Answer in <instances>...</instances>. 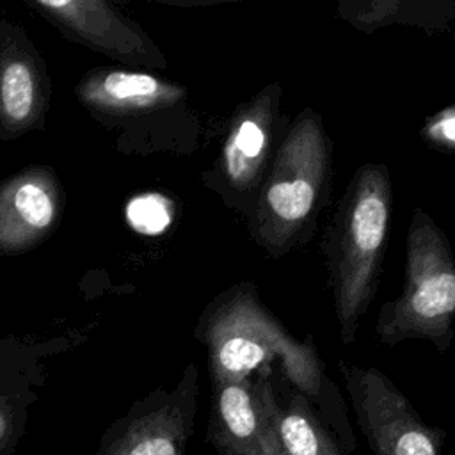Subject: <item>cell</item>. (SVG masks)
Here are the masks:
<instances>
[{
	"label": "cell",
	"mask_w": 455,
	"mask_h": 455,
	"mask_svg": "<svg viewBox=\"0 0 455 455\" xmlns=\"http://www.w3.org/2000/svg\"><path fill=\"white\" fill-rule=\"evenodd\" d=\"M201 338L208 348L213 382L251 379L274 363L311 400L323 398V364L311 341L295 339L258 300L251 284H240L206 311Z\"/></svg>",
	"instance_id": "6da1fadb"
},
{
	"label": "cell",
	"mask_w": 455,
	"mask_h": 455,
	"mask_svg": "<svg viewBox=\"0 0 455 455\" xmlns=\"http://www.w3.org/2000/svg\"><path fill=\"white\" fill-rule=\"evenodd\" d=\"M393 188L382 164L359 167L339 203L331 236L329 272L334 313L345 345L375 293L389 233Z\"/></svg>",
	"instance_id": "7a4b0ae2"
},
{
	"label": "cell",
	"mask_w": 455,
	"mask_h": 455,
	"mask_svg": "<svg viewBox=\"0 0 455 455\" xmlns=\"http://www.w3.org/2000/svg\"><path fill=\"white\" fill-rule=\"evenodd\" d=\"M329 172V144L322 119L302 110L283 137L252 208L256 240L274 256L284 254L316 215Z\"/></svg>",
	"instance_id": "3957f363"
},
{
	"label": "cell",
	"mask_w": 455,
	"mask_h": 455,
	"mask_svg": "<svg viewBox=\"0 0 455 455\" xmlns=\"http://www.w3.org/2000/svg\"><path fill=\"white\" fill-rule=\"evenodd\" d=\"M455 320V259L437 224L416 208L407 231L402 293L380 307L375 332L384 345L428 339L446 352Z\"/></svg>",
	"instance_id": "277c9868"
},
{
	"label": "cell",
	"mask_w": 455,
	"mask_h": 455,
	"mask_svg": "<svg viewBox=\"0 0 455 455\" xmlns=\"http://www.w3.org/2000/svg\"><path fill=\"white\" fill-rule=\"evenodd\" d=\"M347 391L373 455H439L444 432L428 427L377 368L339 363Z\"/></svg>",
	"instance_id": "5b68a950"
},
{
	"label": "cell",
	"mask_w": 455,
	"mask_h": 455,
	"mask_svg": "<svg viewBox=\"0 0 455 455\" xmlns=\"http://www.w3.org/2000/svg\"><path fill=\"white\" fill-rule=\"evenodd\" d=\"M197 370L169 393H153L105 434L96 455H183L194 430Z\"/></svg>",
	"instance_id": "8992f818"
},
{
	"label": "cell",
	"mask_w": 455,
	"mask_h": 455,
	"mask_svg": "<svg viewBox=\"0 0 455 455\" xmlns=\"http://www.w3.org/2000/svg\"><path fill=\"white\" fill-rule=\"evenodd\" d=\"M32 5L66 36L108 57L133 66H165L142 28L103 0H37Z\"/></svg>",
	"instance_id": "52a82bcc"
},
{
	"label": "cell",
	"mask_w": 455,
	"mask_h": 455,
	"mask_svg": "<svg viewBox=\"0 0 455 455\" xmlns=\"http://www.w3.org/2000/svg\"><path fill=\"white\" fill-rule=\"evenodd\" d=\"M268 371L252 379L213 382L210 439L219 455H268L275 439Z\"/></svg>",
	"instance_id": "ba28073f"
},
{
	"label": "cell",
	"mask_w": 455,
	"mask_h": 455,
	"mask_svg": "<svg viewBox=\"0 0 455 455\" xmlns=\"http://www.w3.org/2000/svg\"><path fill=\"white\" fill-rule=\"evenodd\" d=\"M48 105L43 59L20 27L0 21V139L39 128Z\"/></svg>",
	"instance_id": "9c48e42d"
},
{
	"label": "cell",
	"mask_w": 455,
	"mask_h": 455,
	"mask_svg": "<svg viewBox=\"0 0 455 455\" xmlns=\"http://www.w3.org/2000/svg\"><path fill=\"white\" fill-rule=\"evenodd\" d=\"M62 192L48 167H30L0 185V251L20 252L39 243L59 220Z\"/></svg>",
	"instance_id": "30bf717a"
},
{
	"label": "cell",
	"mask_w": 455,
	"mask_h": 455,
	"mask_svg": "<svg viewBox=\"0 0 455 455\" xmlns=\"http://www.w3.org/2000/svg\"><path fill=\"white\" fill-rule=\"evenodd\" d=\"M277 107L279 84H270L235 112L220 153V174L231 188L245 192L258 185L268 162Z\"/></svg>",
	"instance_id": "8fae6325"
},
{
	"label": "cell",
	"mask_w": 455,
	"mask_h": 455,
	"mask_svg": "<svg viewBox=\"0 0 455 455\" xmlns=\"http://www.w3.org/2000/svg\"><path fill=\"white\" fill-rule=\"evenodd\" d=\"M76 96L98 116L128 117L178 103L183 98V89L149 73L98 68L80 80Z\"/></svg>",
	"instance_id": "7c38bea8"
},
{
	"label": "cell",
	"mask_w": 455,
	"mask_h": 455,
	"mask_svg": "<svg viewBox=\"0 0 455 455\" xmlns=\"http://www.w3.org/2000/svg\"><path fill=\"white\" fill-rule=\"evenodd\" d=\"M272 425L284 455H343L336 439L300 391H293L286 400H281L275 393Z\"/></svg>",
	"instance_id": "4fadbf2b"
},
{
	"label": "cell",
	"mask_w": 455,
	"mask_h": 455,
	"mask_svg": "<svg viewBox=\"0 0 455 455\" xmlns=\"http://www.w3.org/2000/svg\"><path fill=\"white\" fill-rule=\"evenodd\" d=\"M126 220L142 235H160L172 222V203L155 192L135 196L126 204Z\"/></svg>",
	"instance_id": "5bb4252c"
},
{
	"label": "cell",
	"mask_w": 455,
	"mask_h": 455,
	"mask_svg": "<svg viewBox=\"0 0 455 455\" xmlns=\"http://www.w3.org/2000/svg\"><path fill=\"white\" fill-rule=\"evenodd\" d=\"M423 135L430 144L455 151V105L430 116L423 126Z\"/></svg>",
	"instance_id": "9a60e30c"
},
{
	"label": "cell",
	"mask_w": 455,
	"mask_h": 455,
	"mask_svg": "<svg viewBox=\"0 0 455 455\" xmlns=\"http://www.w3.org/2000/svg\"><path fill=\"white\" fill-rule=\"evenodd\" d=\"M402 7L400 2H370V4H359L354 5L352 9L357 11H350L348 18L363 30H370V28H377L379 25H382L384 21L391 20V14H395L398 9Z\"/></svg>",
	"instance_id": "2e32d148"
},
{
	"label": "cell",
	"mask_w": 455,
	"mask_h": 455,
	"mask_svg": "<svg viewBox=\"0 0 455 455\" xmlns=\"http://www.w3.org/2000/svg\"><path fill=\"white\" fill-rule=\"evenodd\" d=\"M268 455H284V453H283V450H281V446H279V443H277V437L274 439V443H272V446H270Z\"/></svg>",
	"instance_id": "e0dca14e"
}]
</instances>
